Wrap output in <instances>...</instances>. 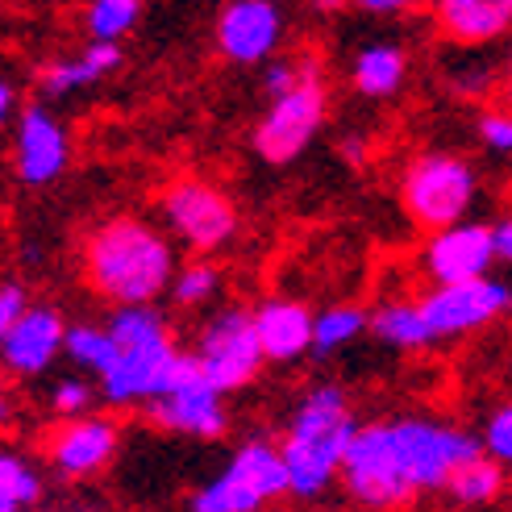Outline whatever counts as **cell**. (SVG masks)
<instances>
[{
  "mask_svg": "<svg viewBox=\"0 0 512 512\" xmlns=\"http://www.w3.org/2000/svg\"><path fill=\"white\" fill-rule=\"evenodd\" d=\"M175 250L142 217H113L96 225L84 242V279L88 288L117 309H146L175 279Z\"/></svg>",
  "mask_w": 512,
  "mask_h": 512,
  "instance_id": "cell-1",
  "label": "cell"
},
{
  "mask_svg": "<svg viewBox=\"0 0 512 512\" xmlns=\"http://www.w3.org/2000/svg\"><path fill=\"white\" fill-rule=\"evenodd\" d=\"M354 433V408L338 383H317V388L304 392L288 421L284 442H279V458H284L288 471V496L317 500L334 488Z\"/></svg>",
  "mask_w": 512,
  "mask_h": 512,
  "instance_id": "cell-2",
  "label": "cell"
},
{
  "mask_svg": "<svg viewBox=\"0 0 512 512\" xmlns=\"http://www.w3.org/2000/svg\"><path fill=\"white\" fill-rule=\"evenodd\" d=\"M105 329L117 346V363L105 379H100V396L117 408L150 404L159 396L163 379L179 354L167 317L155 309V304H146V309H113Z\"/></svg>",
  "mask_w": 512,
  "mask_h": 512,
  "instance_id": "cell-3",
  "label": "cell"
},
{
  "mask_svg": "<svg viewBox=\"0 0 512 512\" xmlns=\"http://www.w3.org/2000/svg\"><path fill=\"white\" fill-rule=\"evenodd\" d=\"M388 438H392L396 467H400L404 483L417 496L446 492V483L454 479V471L475 463V458L483 454L479 433L446 425V421H429V417L388 421Z\"/></svg>",
  "mask_w": 512,
  "mask_h": 512,
  "instance_id": "cell-4",
  "label": "cell"
},
{
  "mask_svg": "<svg viewBox=\"0 0 512 512\" xmlns=\"http://www.w3.org/2000/svg\"><path fill=\"white\" fill-rule=\"evenodd\" d=\"M479 196V175L463 155H421L404 167L400 179V200L404 213L421 225L425 234H442L450 225H463L471 204Z\"/></svg>",
  "mask_w": 512,
  "mask_h": 512,
  "instance_id": "cell-5",
  "label": "cell"
},
{
  "mask_svg": "<svg viewBox=\"0 0 512 512\" xmlns=\"http://www.w3.org/2000/svg\"><path fill=\"white\" fill-rule=\"evenodd\" d=\"M279 496H288V471L279 446H271L267 438H250L204 488L192 492L188 512H259Z\"/></svg>",
  "mask_w": 512,
  "mask_h": 512,
  "instance_id": "cell-6",
  "label": "cell"
},
{
  "mask_svg": "<svg viewBox=\"0 0 512 512\" xmlns=\"http://www.w3.org/2000/svg\"><path fill=\"white\" fill-rule=\"evenodd\" d=\"M192 358L200 363L204 379H209V388L217 396H229V392L246 388V383H254V375L263 371L267 358H263L259 334H254L250 309H238V304L217 309L200 325Z\"/></svg>",
  "mask_w": 512,
  "mask_h": 512,
  "instance_id": "cell-7",
  "label": "cell"
},
{
  "mask_svg": "<svg viewBox=\"0 0 512 512\" xmlns=\"http://www.w3.org/2000/svg\"><path fill=\"white\" fill-rule=\"evenodd\" d=\"M329 113V92L321 80V67L309 59L304 75L292 92H284L279 100H271V109L263 113V121L254 125V150L267 163H292L304 155V146L317 138V130L325 125Z\"/></svg>",
  "mask_w": 512,
  "mask_h": 512,
  "instance_id": "cell-8",
  "label": "cell"
},
{
  "mask_svg": "<svg viewBox=\"0 0 512 512\" xmlns=\"http://www.w3.org/2000/svg\"><path fill=\"white\" fill-rule=\"evenodd\" d=\"M150 421L159 429L171 433H184V438H221L229 429V413H225V396H217L204 379L200 363L192 354L179 350L175 363L163 379L159 396L146 404Z\"/></svg>",
  "mask_w": 512,
  "mask_h": 512,
  "instance_id": "cell-9",
  "label": "cell"
},
{
  "mask_svg": "<svg viewBox=\"0 0 512 512\" xmlns=\"http://www.w3.org/2000/svg\"><path fill=\"white\" fill-rule=\"evenodd\" d=\"M342 488L354 504H363L371 512H396L417 500V492L404 483L396 454H392V438H388V421H371L358 425L354 442L342 458Z\"/></svg>",
  "mask_w": 512,
  "mask_h": 512,
  "instance_id": "cell-10",
  "label": "cell"
},
{
  "mask_svg": "<svg viewBox=\"0 0 512 512\" xmlns=\"http://www.w3.org/2000/svg\"><path fill=\"white\" fill-rule=\"evenodd\" d=\"M417 309H421L429 342L467 338L475 329L512 313V288L492 275L471 279V284H454V288H429L425 296H417Z\"/></svg>",
  "mask_w": 512,
  "mask_h": 512,
  "instance_id": "cell-11",
  "label": "cell"
},
{
  "mask_svg": "<svg viewBox=\"0 0 512 512\" xmlns=\"http://www.w3.org/2000/svg\"><path fill=\"white\" fill-rule=\"evenodd\" d=\"M163 221L184 238L192 250L209 254L221 250L229 238L238 234V209L221 188L204 184V179H175L163 192Z\"/></svg>",
  "mask_w": 512,
  "mask_h": 512,
  "instance_id": "cell-12",
  "label": "cell"
},
{
  "mask_svg": "<svg viewBox=\"0 0 512 512\" xmlns=\"http://www.w3.org/2000/svg\"><path fill=\"white\" fill-rule=\"evenodd\" d=\"M492 263H496V242H492V225H483V221H463V225L442 229V234H429L421 250V267L433 279V288L488 279Z\"/></svg>",
  "mask_w": 512,
  "mask_h": 512,
  "instance_id": "cell-13",
  "label": "cell"
},
{
  "mask_svg": "<svg viewBox=\"0 0 512 512\" xmlns=\"http://www.w3.org/2000/svg\"><path fill=\"white\" fill-rule=\"evenodd\" d=\"M71 163V138L63 130V121L42 109L30 105L17 121V138H13V167L21 175V184L42 188L50 179H59Z\"/></svg>",
  "mask_w": 512,
  "mask_h": 512,
  "instance_id": "cell-14",
  "label": "cell"
},
{
  "mask_svg": "<svg viewBox=\"0 0 512 512\" xmlns=\"http://www.w3.org/2000/svg\"><path fill=\"white\" fill-rule=\"evenodd\" d=\"M117 442H121L117 421L75 417V421H63L59 429L46 433V458L55 463L59 475L84 479V475H96V471H105L113 463Z\"/></svg>",
  "mask_w": 512,
  "mask_h": 512,
  "instance_id": "cell-15",
  "label": "cell"
},
{
  "mask_svg": "<svg viewBox=\"0 0 512 512\" xmlns=\"http://www.w3.org/2000/svg\"><path fill=\"white\" fill-rule=\"evenodd\" d=\"M284 38V13L271 0H234L217 17V46L234 63H267Z\"/></svg>",
  "mask_w": 512,
  "mask_h": 512,
  "instance_id": "cell-16",
  "label": "cell"
},
{
  "mask_svg": "<svg viewBox=\"0 0 512 512\" xmlns=\"http://www.w3.org/2000/svg\"><path fill=\"white\" fill-rule=\"evenodd\" d=\"M63 342H67V321L59 317V309L30 304L13 321L5 342H0V363L13 375H42L63 354Z\"/></svg>",
  "mask_w": 512,
  "mask_h": 512,
  "instance_id": "cell-17",
  "label": "cell"
},
{
  "mask_svg": "<svg viewBox=\"0 0 512 512\" xmlns=\"http://www.w3.org/2000/svg\"><path fill=\"white\" fill-rule=\"evenodd\" d=\"M250 321H254V334H259L267 363H292L304 350H313V313L300 300L267 296L250 313Z\"/></svg>",
  "mask_w": 512,
  "mask_h": 512,
  "instance_id": "cell-18",
  "label": "cell"
},
{
  "mask_svg": "<svg viewBox=\"0 0 512 512\" xmlns=\"http://www.w3.org/2000/svg\"><path fill=\"white\" fill-rule=\"evenodd\" d=\"M438 30L458 46H483L512 30V0H442L433 5Z\"/></svg>",
  "mask_w": 512,
  "mask_h": 512,
  "instance_id": "cell-19",
  "label": "cell"
},
{
  "mask_svg": "<svg viewBox=\"0 0 512 512\" xmlns=\"http://www.w3.org/2000/svg\"><path fill=\"white\" fill-rule=\"evenodd\" d=\"M121 67V46L113 42H92L84 46L75 59H55V63H46L38 71V88L46 96H71V92H80V88H92L100 84L109 71Z\"/></svg>",
  "mask_w": 512,
  "mask_h": 512,
  "instance_id": "cell-20",
  "label": "cell"
},
{
  "mask_svg": "<svg viewBox=\"0 0 512 512\" xmlns=\"http://www.w3.org/2000/svg\"><path fill=\"white\" fill-rule=\"evenodd\" d=\"M404 75H408V55H404V46H396V42H367L354 55V67H350L354 88L363 96H371V100L396 96L400 84H404Z\"/></svg>",
  "mask_w": 512,
  "mask_h": 512,
  "instance_id": "cell-21",
  "label": "cell"
},
{
  "mask_svg": "<svg viewBox=\"0 0 512 512\" xmlns=\"http://www.w3.org/2000/svg\"><path fill=\"white\" fill-rule=\"evenodd\" d=\"M371 334L379 342H388L396 350H425L433 346L429 334H425V321H421V309H417V300H383L379 309L371 313Z\"/></svg>",
  "mask_w": 512,
  "mask_h": 512,
  "instance_id": "cell-22",
  "label": "cell"
},
{
  "mask_svg": "<svg viewBox=\"0 0 512 512\" xmlns=\"http://www.w3.org/2000/svg\"><path fill=\"white\" fill-rule=\"evenodd\" d=\"M508 488V475L500 463H492L488 454H479L475 463L467 467H458L454 479L446 483V496L454 504H463V508H483V504H496Z\"/></svg>",
  "mask_w": 512,
  "mask_h": 512,
  "instance_id": "cell-23",
  "label": "cell"
},
{
  "mask_svg": "<svg viewBox=\"0 0 512 512\" xmlns=\"http://www.w3.org/2000/svg\"><path fill=\"white\" fill-rule=\"evenodd\" d=\"M371 325V313L358 304H329L325 313H313V354H334L350 346Z\"/></svg>",
  "mask_w": 512,
  "mask_h": 512,
  "instance_id": "cell-24",
  "label": "cell"
},
{
  "mask_svg": "<svg viewBox=\"0 0 512 512\" xmlns=\"http://www.w3.org/2000/svg\"><path fill=\"white\" fill-rule=\"evenodd\" d=\"M63 354H71L84 371H96L100 379H105L117 363V346L109 338V329H100V325H67Z\"/></svg>",
  "mask_w": 512,
  "mask_h": 512,
  "instance_id": "cell-25",
  "label": "cell"
},
{
  "mask_svg": "<svg viewBox=\"0 0 512 512\" xmlns=\"http://www.w3.org/2000/svg\"><path fill=\"white\" fill-rule=\"evenodd\" d=\"M138 17H142L138 0H92L88 13H84V25H88L92 42H113L117 46L138 25Z\"/></svg>",
  "mask_w": 512,
  "mask_h": 512,
  "instance_id": "cell-26",
  "label": "cell"
},
{
  "mask_svg": "<svg viewBox=\"0 0 512 512\" xmlns=\"http://www.w3.org/2000/svg\"><path fill=\"white\" fill-rule=\"evenodd\" d=\"M38 496H42V479H38V471L25 463L21 454L0 450V500L13 504V508L21 512V508L38 504Z\"/></svg>",
  "mask_w": 512,
  "mask_h": 512,
  "instance_id": "cell-27",
  "label": "cell"
},
{
  "mask_svg": "<svg viewBox=\"0 0 512 512\" xmlns=\"http://www.w3.org/2000/svg\"><path fill=\"white\" fill-rule=\"evenodd\" d=\"M217 284H221V271H217L213 263L196 259V263H188V267H179V271H175V279H171V296H175L179 309H196V304L213 300Z\"/></svg>",
  "mask_w": 512,
  "mask_h": 512,
  "instance_id": "cell-28",
  "label": "cell"
},
{
  "mask_svg": "<svg viewBox=\"0 0 512 512\" xmlns=\"http://www.w3.org/2000/svg\"><path fill=\"white\" fill-rule=\"evenodd\" d=\"M479 442H483V454H488L492 463L512 467V400L496 404L488 413V425H483Z\"/></svg>",
  "mask_w": 512,
  "mask_h": 512,
  "instance_id": "cell-29",
  "label": "cell"
},
{
  "mask_svg": "<svg viewBox=\"0 0 512 512\" xmlns=\"http://www.w3.org/2000/svg\"><path fill=\"white\" fill-rule=\"evenodd\" d=\"M88 404H92V388L84 379H63L55 392H50V408L63 417V421H75V417H88Z\"/></svg>",
  "mask_w": 512,
  "mask_h": 512,
  "instance_id": "cell-30",
  "label": "cell"
},
{
  "mask_svg": "<svg viewBox=\"0 0 512 512\" xmlns=\"http://www.w3.org/2000/svg\"><path fill=\"white\" fill-rule=\"evenodd\" d=\"M479 142L492 150V155H512V113L508 109H492L479 117Z\"/></svg>",
  "mask_w": 512,
  "mask_h": 512,
  "instance_id": "cell-31",
  "label": "cell"
},
{
  "mask_svg": "<svg viewBox=\"0 0 512 512\" xmlns=\"http://www.w3.org/2000/svg\"><path fill=\"white\" fill-rule=\"evenodd\" d=\"M304 63H309V59H271L267 63V75H263L267 96L279 100L284 92H292L300 84V75H304Z\"/></svg>",
  "mask_w": 512,
  "mask_h": 512,
  "instance_id": "cell-32",
  "label": "cell"
},
{
  "mask_svg": "<svg viewBox=\"0 0 512 512\" xmlns=\"http://www.w3.org/2000/svg\"><path fill=\"white\" fill-rule=\"evenodd\" d=\"M30 309L25 304V292L17 288V284H0V342H5V334L13 329V321Z\"/></svg>",
  "mask_w": 512,
  "mask_h": 512,
  "instance_id": "cell-33",
  "label": "cell"
},
{
  "mask_svg": "<svg viewBox=\"0 0 512 512\" xmlns=\"http://www.w3.org/2000/svg\"><path fill=\"white\" fill-rule=\"evenodd\" d=\"M492 67H471V71H454V80H450V88L458 92V96H483L492 88Z\"/></svg>",
  "mask_w": 512,
  "mask_h": 512,
  "instance_id": "cell-34",
  "label": "cell"
},
{
  "mask_svg": "<svg viewBox=\"0 0 512 512\" xmlns=\"http://www.w3.org/2000/svg\"><path fill=\"white\" fill-rule=\"evenodd\" d=\"M492 242H496V263H512V217L492 225Z\"/></svg>",
  "mask_w": 512,
  "mask_h": 512,
  "instance_id": "cell-35",
  "label": "cell"
},
{
  "mask_svg": "<svg viewBox=\"0 0 512 512\" xmlns=\"http://www.w3.org/2000/svg\"><path fill=\"white\" fill-rule=\"evenodd\" d=\"M13 109H17V88L9 80H0V125L13 117Z\"/></svg>",
  "mask_w": 512,
  "mask_h": 512,
  "instance_id": "cell-36",
  "label": "cell"
},
{
  "mask_svg": "<svg viewBox=\"0 0 512 512\" xmlns=\"http://www.w3.org/2000/svg\"><path fill=\"white\" fill-rule=\"evenodd\" d=\"M363 9L367 13H400L404 5H400V0H363Z\"/></svg>",
  "mask_w": 512,
  "mask_h": 512,
  "instance_id": "cell-37",
  "label": "cell"
},
{
  "mask_svg": "<svg viewBox=\"0 0 512 512\" xmlns=\"http://www.w3.org/2000/svg\"><path fill=\"white\" fill-rule=\"evenodd\" d=\"M500 96H504V105H508V113H512V55H508V67H504V75H500Z\"/></svg>",
  "mask_w": 512,
  "mask_h": 512,
  "instance_id": "cell-38",
  "label": "cell"
},
{
  "mask_svg": "<svg viewBox=\"0 0 512 512\" xmlns=\"http://www.w3.org/2000/svg\"><path fill=\"white\" fill-rule=\"evenodd\" d=\"M346 159H354V163H363V138H346Z\"/></svg>",
  "mask_w": 512,
  "mask_h": 512,
  "instance_id": "cell-39",
  "label": "cell"
},
{
  "mask_svg": "<svg viewBox=\"0 0 512 512\" xmlns=\"http://www.w3.org/2000/svg\"><path fill=\"white\" fill-rule=\"evenodd\" d=\"M9 417H13V408H9V400H0V425H9Z\"/></svg>",
  "mask_w": 512,
  "mask_h": 512,
  "instance_id": "cell-40",
  "label": "cell"
},
{
  "mask_svg": "<svg viewBox=\"0 0 512 512\" xmlns=\"http://www.w3.org/2000/svg\"><path fill=\"white\" fill-rule=\"evenodd\" d=\"M0 512H17V508H13V504H5V500H0Z\"/></svg>",
  "mask_w": 512,
  "mask_h": 512,
  "instance_id": "cell-41",
  "label": "cell"
},
{
  "mask_svg": "<svg viewBox=\"0 0 512 512\" xmlns=\"http://www.w3.org/2000/svg\"><path fill=\"white\" fill-rule=\"evenodd\" d=\"M63 512H88V508H63Z\"/></svg>",
  "mask_w": 512,
  "mask_h": 512,
  "instance_id": "cell-42",
  "label": "cell"
},
{
  "mask_svg": "<svg viewBox=\"0 0 512 512\" xmlns=\"http://www.w3.org/2000/svg\"><path fill=\"white\" fill-rule=\"evenodd\" d=\"M0 400H5V383H0Z\"/></svg>",
  "mask_w": 512,
  "mask_h": 512,
  "instance_id": "cell-43",
  "label": "cell"
},
{
  "mask_svg": "<svg viewBox=\"0 0 512 512\" xmlns=\"http://www.w3.org/2000/svg\"><path fill=\"white\" fill-rule=\"evenodd\" d=\"M508 288H512V284H508Z\"/></svg>",
  "mask_w": 512,
  "mask_h": 512,
  "instance_id": "cell-44",
  "label": "cell"
}]
</instances>
